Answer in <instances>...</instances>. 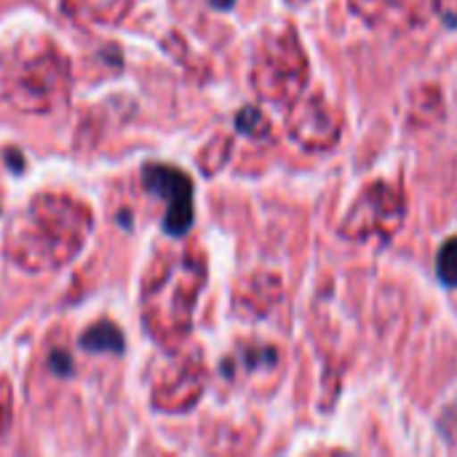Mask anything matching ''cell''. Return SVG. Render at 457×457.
Segmentation results:
<instances>
[{
    "label": "cell",
    "mask_w": 457,
    "mask_h": 457,
    "mask_svg": "<svg viewBox=\"0 0 457 457\" xmlns=\"http://www.w3.org/2000/svg\"><path fill=\"white\" fill-rule=\"evenodd\" d=\"M356 11L372 21L391 29H410L434 16L439 0H353Z\"/></svg>",
    "instance_id": "cell-5"
},
{
    "label": "cell",
    "mask_w": 457,
    "mask_h": 457,
    "mask_svg": "<svg viewBox=\"0 0 457 457\" xmlns=\"http://www.w3.org/2000/svg\"><path fill=\"white\" fill-rule=\"evenodd\" d=\"M404 214H407V204L402 187L388 179H378L367 185L353 201V206L340 222V236L356 244H367V241L386 244L399 233Z\"/></svg>",
    "instance_id": "cell-2"
},
{
    "label": "cell",
    "mask_w": 457,
    "mask_h": 457,
    "mask_svg": "<svg viewBox=\"0 0 457 457\" xmlns=\"http://www.w3.org/2000/svg\"><path fill=\"white\" fill-rule=\"evenodd\" d=\"M145 185L169 201L163 228L171 236H185L193 225V185L190 179L171 166H147Z\"/></svg>",
    "instance_id": "cell-4"
},
{
    "label": "cell",
    "mask_w": 457,
    "mask_h": 457,
    "mask_svg": "<svg viewBox=\"0 0 457 457\" xmlns=\"http://www.w3.org/2000/svg\"><path fill=\"white\" fill-rule=\"evenodd\" d=\"M287 129L292 139L313 153H324L337 145L343 131V115L324 94H303L289 104Z\"/></svg>",
    "instance_id": "cell-3"
},
{
    "label": "cell",
    "mask_w": 457,
    "mask_h": 457,
    "mask_svg": "<svg viewBox=\"0 0 457 457\" xmlns=\"http://www.w3.org/2000/svg\"><path fill=\"white\" fill-rule=\"evenodd\" d=\"M238 129L246 131V134H252V137H257V139H262V137L270 134L268 118L260 110H254V107H246V110L238 112Z\"/></svg>",
    "instance_id": "cell-8"
},
{
    "label": "cell",
    "mask_w": 457,
    "mask_h": 457,
    "mask_svg": "<svg viewBox=\"0 0 457 457\" xmlns=\"http://www.w3.org/2000/svg\"><path fill=\"white\" fill-rule=\"evenodd\" d=\"M83 345L88 351H120L123 348V337L112 329V327H96L83 337Z\"/></svg>",
    "instance_id": "cell-7"
},
{
    "label": "cell",
    "mask_w": 457,
    "mask_h": 457,
    "mask_svg": "<svg viewBox=\"0 0 457 457\" xmlns=\"http://www.w3.org/2000/svg\"><path fill=\"white\" fill-rule=\"evenodd\" d=\"M311 62L297 32L289 24L268 32L252 67V83L257 94L276 104H292L305 94Z\"/></svg>",
    "instance_id": "cell-1"
},
{
    "label": "cell",
    "mask_w": 457,
    "mask_h": 457,
    "mask_svg": "<svg viewBox=\"0 0 457 457\" xmlns=\"http://www.w3.org/2000/svg\"><path fill=\"white\" fill-rule=\"evenodd\" d=\"M436 273L445 287H457V236L442 244L436 254Z\"/></svg>",
    "instance_id": "cell-6"
},
{
    "label": "cell",
    "mask_w": 457,
    "mask_h": 457,
    "mask_svg": "<svg viewBox=\"0 0 457 457\" xmlns=\"http://www.w3.org/2000/svg\"><path fill=\"white\" fill-rule=\"evenodd\" d=\"M233 3H236V0H212V5H214V8H220V11H225V8H230Z\"/></svg>",
    "instance_id": "cell-9"
}]
</instances>
